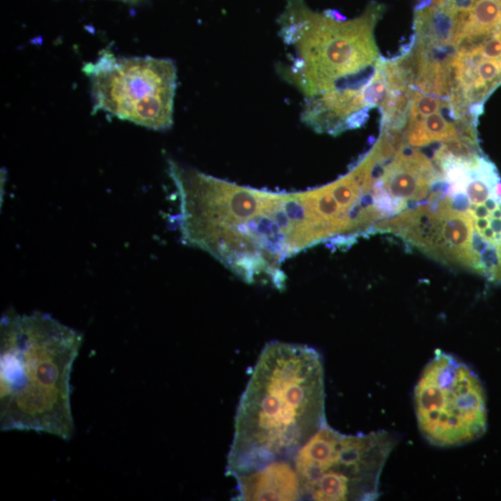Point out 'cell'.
Returning a JSON list of instances; mask_svg holds the SVG:
<instances>
[{
	"label": "cell",
	"mask_w": 501,
	"mask_h": 501,
	"mask_svg": "<svg viewBox=\"0 0 501 501\" xmlns=\"http://www.w3.org/2000/svg\"><path fill=\"white\" fill-rule=\"evenodd\" d=\"M385 7L371 4L348 20L337 11H313L305 0H286L279 36L292 51L278 72L306 98L334 89H360L376 72L374 28Z\"/></svg>",
	"instance_id": "obj_4"
},
{
	"label": "cell",
	"mask_w": 501,
	"mask_h": 501,
	"mask_svg": "<svg viewBox=\"0 0 501 501\" xmlns=\"http://www.w3.org/2000/svg\"><path fill=\"white\" fill-rule=\"evenodd\" d=\"M83 337L50 315L4 314L0 328V430L69 441L71 374Z\"/></svg>",
	"instance_id": "obj_3"
},
{
	"label": "cell",
	"mask_w": 501,
	"mask_h": 501,
	"mask_svg": "<svg viewBox=\"0 0 501 501\" xmlns=\"http://www.w3.org/2000/svg\"><path fill=\"white\" fill-rule=\"evenodd\" d=\"M459 14L449 7H429L415 12L413 29L416 43L426 45L454 44Z\"/></svg>",
	"instance_id": "obj_9"
},
{
	"label": "cell",
	"mask_w": 501,
	"mask_h": 501,
	"mask_svg": "<svg viewBox=\"0 0 501 501\" xmlns=\"http://www.w3.org/2000/svg\"><path fill=\"white\" fill-rule=\"evenodd\" d=\"M444 100L412 89L409 120L424 118L441 110Z\"/></svg>",
	"instance_id": "obj_10"
},
{
	"label": "cell",
	"mask_w": 501,
	"mask_h": 501,
	"mask_svg": "<svg viewBox=\"0 0 501 501\" xmlns=\"http://www.w3.org/2000/svg\"><path fill=\"white\" fill-rule=\"evenodd\" d=\"M417 423L430 444L454 448L488 429L487 395L477 374L455 356L437 350L414 392Z\"/></svg>",
	"instance_id": "obj_6"
},
{
	"label": "cell",
	"mask_w": 501,
	"mask_h": 501,
	"mask_svg": "<svg viewBox=\"0 0 501 501\" xmlns=\"http://www.w3.org/2000/svg\"><path fill=\"white\" fill-rule=\"evenodd\" d=\"M325 424L322 356L304 345L268 344L237 409L229 474L294 460Z\"/></svg>",
	"instance_id": "obj_2"
},
{
	"label": "cell",
	"mask_w": 501,
	"mask_h": 501,
	"mask_svg": "<svg viewBox=\"0 0 501 501\" xmlns=\"http://www.w3.org/2000/svg\"><path fill=\"white\" fill-rule=\"evenodd\" d=\"M396 445L387 431L344 434L327 423L294 458L302 498L372 501Z\"/></svg>",
	"instance_id": "obj_5"
},
{
	"label": "cell",
	"mask_w": 501,
	"mask_h": 501,
	"mask_svg": "<svg viewBox=\"0 0 501 501\" xmlns=\"http://www.w3.org/2000/svg\"><path fill=\"white\" fill-rule=\"evenodd\" d=\"M477 0H448L446 6L458 14L469 13Z\"/></svg>",
	"instance_id": "obj_11"
},
{
	"label": "cell",
	"mask_w": 501,
	"mask_h": 501,
	"mask_svg": "<svg viewBox=\"0 0 501 501\" xmlns=\"http://www.w3.org/2000/svg\"><path fill=\"white\" fill-rule=\"evenodd\" d=\"M182 231L191 246L210 253L249 284L286 282V260L326 232L313 191L271 192L225 182L194 169L179 185Z\"/></svg>",
	"instance_id": "obj_1"
},
{
	"label": "cell",
	"mask_w": 501,
	"mask_h": 501,
	"mask_svg": "<svg viewBox=\"0 0 501 501\" xmlns=\"http://www.w3.org/2000/svg\"><path fill=\"white\" fill-rule=\"evenodd\" d=\"M84 72L95 109L150 129L172 127L177 73L171 59L116 57L106 50Z\"/></svg>",
	"instance_id": "obj_7"
},
{
	"label": "cell",
	"mask_w": 501,
	"mask_h": 501,
	"mask_svg": "<svg viewBox=\"0 0 501 501\" xmlns=\"http://www.w3.org/2000/svg\"><path fill=\"white\" fill-rule=\"evenodd\" d=\"M240 500H298L302 498L294 460H279L244 475L235 476Z\"/></svg>",
	"instance_id": "obj_8"
}]
</instances>
